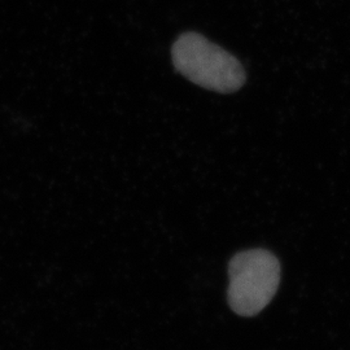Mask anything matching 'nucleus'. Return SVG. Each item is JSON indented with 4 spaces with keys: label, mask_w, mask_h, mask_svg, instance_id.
<instances>
[{
    "label": "nucleus",
    "mask_w": 350,
    "mask_h": 350,
    "mask_svg": "<svg viewBox=\"0 0 350 350\" xmlns=\"http://www.w3.org/2000/svg\"><path fill=\"white\" fill-rule=\"evenodd\" d=\"M172 57L175 69L201 88L231 94L245 83V72L238 59L198 33L178 38Z\"/></svg>",
    "instance_id": "obj_1"
},
{
    "label": "nucleus",
    "mask_w": 350,
    "mask_h": 350,
    "mask_svg": "<svg viewBox=\"0 0 350 350\" xmlns=\"http://www.w3.org/2000/svg\"><path fill=\"white\" fill-rule=\"evenodd\" d=\"M228 275L231 309L240 315L253 317L275 296L280 282V266L275 256L267 250H245L231 260Z\"/></svg>",
    "instance_id": "obj_2"
}]
</instances>
